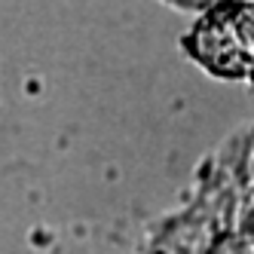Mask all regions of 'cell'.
<instances>
[{
    "instance_id": "3",
    "label": "cell",
    "mask_w": 254,
    "mask_h": 254,
    "mask_svg": "<svg viewBox=\"0 0 254 254\" xmlns=\"http://www.w3.org/2000/svg\"><path fill=\"white\" fill-rule=\"evenodd\" d=\"M214 3H217V0H214Z\"/></svg>"
},
{
    "instance_id": "2",
    "label": "cell",
    "mask_w": 254,
    "mask_h": 254,
    "mask_svg": "<svg viewBox=\"0 0 254 254\" xmlns=\"http://www.w3.org/2000/svg\"><path fill=\"white\" fill-rule=\"evenodd\" d=\"M251 86H254V77H251Z\"/></svg>"
},
{
    "instance_id": "1",
    "label": "cell",
    "mask_w": 254,
    "mask_h": 254,
    "mask_svg": "<svg viewBox=\"0 0 254 254\" xmlns=\"http://www.w3.org/2000/svg\"><path fill=\"white\" fill-rule=\"evenodd\" d=\"M196 64L221 80L254 77V0H217L187 34Z\"/></svg>"
}]
</instances>
